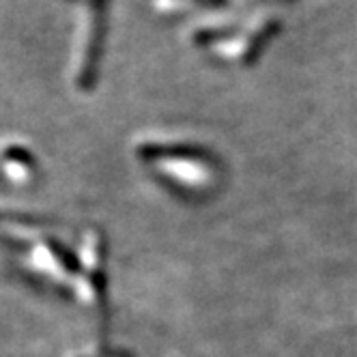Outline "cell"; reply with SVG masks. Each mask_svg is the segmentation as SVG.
Masks as SVG:
<instances>
[{"label": "cell", "mask_w": 357, "mask_h": 357, "mask_svg": "<svg viewBox=\"0 0 357 357\" xmlns=\"http://www.w3.org/2000/svg\"><path fill=\"white\" fill-rule=\"evenodd\" d=\"M101 22H104V17H101L99 0H84L73 35V67L78 71H91L101 39Z\"/></svg>", "instance_id": "1"}]
</instances>
